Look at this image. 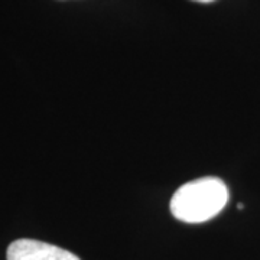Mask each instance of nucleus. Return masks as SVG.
<instances>
[{"label":"nucleus","mask_w":260,"mask_h":260,"mask_svg":"<svg viewBox=\"0 0 260 260\" xmlns=\"http://www.w3.org/2000/svg\"><path fill=\"white\" fill-rule=\"evenodd\" d=\"M229 189L220 178L204 177L184 184L171 200L172 215L188 224L205 223L223 211Z\"/></svg>","instance_id":"obj_1"},{"label":"nucleus","mask_w":260,"mask_h":260,"mask_svg":"<svg viewBox=\"0 0 260 260\" xmlns=\"http://www.w3.org/2000/svg\"><path fill=\"white\" fill-rule=\"evenodd\" d=\"M8 260H80L75 254L49 243L20 239L8 247Z\"/></svg>","instance_id":"obj_2"},{"label":"nucleus","mask_w":260,"mask_h":260,"mask_svg":"<svg viewBox=\"0 0 260 260\" xmlns=\"http://www.w3.org/2000/svg\"><path fill=\"white\" fill-rule=\"evenodd\" d=\"M192 2H198V3H211L214 0H192Z\"/></svg>","instance_id":"obj_3"}]
</instances>
